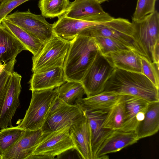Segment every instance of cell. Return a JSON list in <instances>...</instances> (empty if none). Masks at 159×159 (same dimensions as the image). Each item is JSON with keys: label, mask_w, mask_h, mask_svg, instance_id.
I'll return each instance as SVG.
<instances>
[{"label": "cell", "mask_w": 159, "mask_h": 159, "mask_svg": "<svg viewBox=\"0 0 159 159\" xmlns=\"http://www.w3.org/2000/svg\"><path fill=\"white\" fill-rule=\"evenodd\" d=\"M103 91L134 96L149 103L159 102V88L144 75L117 68L107 80Z\"/></svg>", "instance_id": "6da1fadb"}, {"label": "cell", "mask_w": 159, "mask_h": 159, "mask_svg": "<svg viewBox=\"0 0 159 159\" xmlns=\"http://www.w3.org/2000/svg\"><path fill=\"white\" fill-rule=\"evenodd\" d=\"M70 45L64 67L67 81L81 82L98 48L93 38L78 35Z\"/></svg>", "instance_id": "7a4b0ae2"}, {"label": "cell", "mask_w": 159, "mask_h": 159, "mask_svg": "<svg viewBox=\"0 0 159 159\" xmlns=\"http://www.w3.org/2000/svg\"><path fill=\"white\" fill-rule=\"evenodd\" d=\"M133 45L136 52L150 62H153L154 46L159 41V14L155 10L142 19L132 20Z\"/></svg>", "instance_id": "3957f363"}, {"label": "cell", "mask_w": 159, "mask_h": 159, "mask_svg": "<svg viewBox=\"0 0 159 159\" xmlns=\"http://www.w3.org/2000/svg\"><path fill=\"white\" fill-rule=\"evenodd\" d=\"M30 105L21 122L17 126L25 130L41 129L58 94L56 88L32 91Z\"/></svg>", "instance_id": "277c9868"}, {"label": "cell", "mask_w": 159, "mask_h": 159, "mask_svg": "<svg viewBox=\"0 0 159 159\" xmlns=\"http://www.w3.org/2000/svg\"><path fill=\"white\" fill-rule=\"evenodd\" d=\"M70 45V41L55 34L44 44L40 51L32 57L33 73L64 67Z\"/></svg>", "instance_id": "5b68a950"}, {"label": "cell", "mask_w": 159, "mask_h": 159, "mask_svg": "<svg viewBox=\"0 0 159 159\" xmlns=\"http://www.w3.org/2000/svg\"><path fill=\"white\" fill-rule=\"evenodd\" d=\"M133 31L132 24L128 20L113 18L109 21L85 28L78 35L91 38H109L136 52L133 45Z\"/></svg>", "instance_id": "8992f818"}, {"label": "cell", "mask_w": 159, "mask_h": 159, "mask_svg": "<svg viewBox=\"0 0 159 159\" xmlns=\"http://www.w3.org/2000/svg\"><path fill=\"white\" fill-rule=\"evenodd\" d=\"M67 125L51 132H43L30 159H52L75 149Z\"/></svg>", "instance_id": "52a82bcc"}, {"label": "cell", "mask_w": 159, "mask_h": 159, "mask_svg": "<svg viewBox=\"0 0 159 159\" xmlns=\"http://www.w3.org/2000/svg\"><path fill=\"white\" fill-rule=\"evenodd\" d=\"M5 19L28 32L44 44L55 34L53 24L47 22L42 15L32 13L29 9L25 11H16L8 15Z\"/></svg>", "instance_id": "ba28073f"}, {"label": "cell", "mask_w": 159, "mask_h": 159, "mask_svg": "<svg viewBox=\"0 0 159 159\" xmlns=\"http://www.w3.org/2000/svg\"><path fill=\"white\" fill-rule=\"evenodd\" d=\"M115 68L99 51L81 82L87 97L103 91L105 84Z\"/></svg>", "instance_id": "9c48e42d"}, {"label": "cell", "mask_w": 159, "mask_h": 159, "mask_svg": "<svg viewBox=\"0 0 159 159\" xmlns=\"http://www.w3.org/2000/svg\"><path fill=\"white\" fill-rule=\"evenodd\" d=\"M139 140L134 131L108 129L96 146L93 159H108L107 154L120 151Z\"/></svg>", "instance_id": "30bf717a"}, {"label": "cell", "mask_w": 159, "mask_h": 159, "mask_svg": "<svg viewBox=\"0 0 159 159\" xmlns=\"http://www.w3.org/2000/svg\"><path fill=\"white\" fill-rule=\"evenodd\" d=\"M21 78L13 70L10 85L0 99V129L12 126V118L20 104Z\"/></svg>", "instance_id": "8fae6325"}, {"label": "cell", "mask_w": 159, "mask_h": 159, "mask_svg": "<svg viewBox=\"0 0 159 159\" xmlns=\"http://www.w3.org/2000/svg\"><path fill=\"white\" fill-rule=\"evenodd\" d=\"M95 0H75L65 14L66 16L84 20L103 23L113 17L105 12Z\"/></svg>", "instance_id": "7c38bea8"}, {"label": "cell", "mask_w": 159, "mask_h": 159, "mask_svg": "<svg viewBox=\"0 0 159 159\" xmlns=\"http://www.w3.org/2000/svg\"><path fill=\"white\" fill-rule=\"evenodd\" d=\"M85 118L84 112L77 105L68 104L48 117L41 129L43 132L55 131L67 125L71 126Z\"/></svg>", "instance_id": "4fadbf2b"}, {"label": "cell", "mask_w": 159, "mask_h": 159, "mask_svg": "<svg viewBox=\"0 0 159 159\" xmlns=\"http://www.w3.org/2000/svg\"><path fill=\"white\" fill-rule=\"evenodd\" d=\"M43 133L41 129L25 130L18 140L4 153L2 159H30Z\"/></svg>", "instance_id": "5bb4252c"}, {"label": "cell", "mask_w": 159, "mask_h": 159, "mask_svg": "<svg viewBox=\"0 0 159 159\" xmlns=\"http://www.w3.org/2000/svg\"><path fill=\"white\" fill-rule=\"evenodd\" d=\"M125 113L124 120L120 130L135 131L144 119L149 103L134 96L125 95Z\"/></svg>", "instance_id": "9a60e30c"}, {"label": "cell", "mask_w": 159, "mask_h": 159, "mask_svg": "<svg viewBox=\"0 0 159 159\" xmlns=\"http://www.w3.org/2000/svg\"><path fill=\"white\" fill-rule=\"evenodd\" d=\"M69 134L75 149L82 158L93 159L91 130L86 117L82 121L70 126Z\"/></svg>", "instance_id": "2e32d148"}, {"label": "cell", "mask_w": 159, "mask_h": 159, "mask_svg": "<svg viewBox=\"0 0 159 159\" xmlns=\"http://www.w3.org/2000/svg\"><path fill=\"white\" fill-rule=\"evenodd\" d=\"M58 18L53 24V32L56 35L69 41L73 40L85 28L101 24L70 18L65 14Z\"/></svg>", "instance_id": "e0dca14e"}, {"label": "cell", "mask_w": 159, "mask_h": 159, "mask_svg": "<svg viewBox=\"0 0 159 159\" xmlns=\"http://www.w3.org/2000/svg\"><path fill=\"white\" fill-rule=\"evenodd\" d=\"M64 69L58 67L48 70L33 73L29 81V90L33 91L54 89L66 81Z\"/></svg>", "instance_id": "ac0fdd59"}, {"label": "cell", "mask_w": 159, "mask_h": 159, "mask_svg": "<svg viewBox=\"0 0 159 159\" xmlns=\"http://www.w3.org/2000/svg\"><path fill=\"white\" fill-rule=\"evenodd\" d=\"M103 56L114 68L142 73V57L133 50H122L109 52Z\"/></svg>", "instance_id": "d6986e66"}, {"label": "cell", "mask_w": 159, "mask_h": 159, "mask_svg": "<svg viewBox=\"0 0 159 159\" xmlns=\"http://www.w3.org/2000/svg\"><path fill=\"white\" fill-rule=\"evenodd\" d=\"M121 95L110 91H103L97 94L77 99L75 102L83 111L109 110Z\"/></svg>", "instance_id": "ffe728a7"}, {"label": "cell", "mask_w": 159, "mask_h": 159, "mask_svg": "<svg viewBox=\"0 0 159 159\" xmlns=\"http://www.w3.org/2000/svg\"><path fill=\"white\" fill-rule=\"evenodd\" d=\"M24 50H27L25 46L0 23V61L6 63L16 59Z\"/></svg>", "instance_id": "44dd1931"}, {"label": "cell", "mask_w": 159, "mask_h": 159, "mask_svg": "<svg viewBox=\"0 0 159 159\" xmlns=\"http://www.w3.org/2000/svg\"><path fill=\"white\" fill-rule=\"evenodd\" d=\"M159 129V102L149 103L143 119L135 132L139 140L156 134Z\"/></svg>", "instance_id": "7402d4cb"}, {"label": "cell", "mask_w": 159, "mask_h": 159, "mask_svg": "<svg viewBox=\"0 0 159 159\" xmlns=\"http://www.w3.org/2000/svg\"><path fill=\"white\" fill-rule=\"evenodd\" d=\"M1 23L33 56L37 54L42 49L44 44L28 32L5 19Z\"/></svg>", "instance_id": "603a6c76"}, {"label": "cell", "mask_w": 159, "mask_h": 159, "mask_svg": "<svg viewBox=\"0 0 159 159\" xmlns=\"http://www.w3.org/2000/svg\"><path fill=\"white\" fill-rule=\"evenodd\" d=\"M108 111L99 110L84 112L90 127L93 154L98 143L108 130L102 127Z\"/></svg>", "instance_id": "cb8c5ba5"}, {"label": "cell", "mask_w": 159, "mask_h": 159, "mask_svg": "<svg viewBox=\"0 0 159 159\" xmlns=\"http://www.w3.org/2000/svg\"><path fill=\"white\" fill-rule=\"evenodd\" d=\"M125 113L124 96L121 95L108 111L102 128L109 130L120 129L124 120Z\"/></svg>", "instance_id": "d4e9b609"}, {"label": "cell", "mask_w": 159, "mask_h": 159, "mask_svg": "<svg viewBox=\"0 0 159 159\" xmlns=\"http://www.w3.org/2000/svg\"><path fill=\"white\" fill-rule=\"evenodd\" d=\"M56 89L58 96L68 105L75 104L77 99L82 98L85 94L84 88L80 82L66 81Z\"/></svg>", "instance_id": "484cf974"}, {"label": "cell", "mask_w": 159, "mask_h": 159, "mask_svg": "<svg viewBox=\"0 0 159 159\" xmlns=\"http://www.w3.org/2000/svg\"><path fill=\"white\" fill-rule=\"evenodd\" d=\"M71 3L69 0H39L38 7L43 16L51 19L64 15Z\"/></svg>", "instance_id": "4316f807"}, {"label": "cell", "mask_w": 159, "mask_h": 159, "mask_svg": "<svg viewBox=\"0 0 159 159\" xmlns=\"http://www.w3.org/2000/svg\"><path fill=\"white\" fill-rule=\"evenodd\" d=\"M25 131L17 126L0 129V159H2L4 153L18 140Z\"/></svg>", "instance_id": "83f0119b"}, {"label": "cell", "mask_w": 159, "mask_h": 159, "mask_svg": "<svg viewBox=\"0 0 159 159\" xmlns=\"http://www.w3.org/2000/svg\"><path fill=\"white\" fill-rule=\"evenodd\" d=\"M93 38L97 44L99 52L102 55L110 52L130 49L123 44L109 38L97 37Z\"/></svg>", "instance_id": "f1b7e54d"}, {"label": "cell", "mask_w": 159, "mask_h": 159, "mask_svg": "<svg viewBox=\"0 0 159 159\" xmlns=\"http://www.w3.org/2000/svg\"><path fill=\"white\" fill-rule=\"evenodd\" d=\"M157 0H137L135 11L132 17V20L137 21L141 20L155 10Z\"/></svg>", "instance_id": "f546056e"}, {"label": "cell", "mask_w": 159, "mask_h": 159, "mask_svg": "<svg viewBox=\"0 0 159 159\" xmlns=\"http://www.w3.org/2000/svg\"><path fill=\"white\" fill-rule=\"evenodd\" d=\"M141 64L142 73L159 88V63L150 62L142 57Z\"/></svg>", "instance_id": "4dcf8cb0"}, {"label": "cell", "mask_w": 159, "mask_h": 159, "mask_svg": "<svg viewBox=\"0 0 159 159\" xmlns=\"http://www.w3.org/2000/svg\"><path fill=\"white\" fill-rule=\"evenodd\" d=\"M30 0H10L0 6V23L14 9Z\"/></svg>", "instance_id": "1f68e13d"}, {"label": "cell", "mask_w": 159, "mask_h": 159, "mask_svg": "<svg viewBox=\"0 0 159 159\" xmlns=\"http://www.w3.org/2000/svg\"><path fill=\"white\" fill-rule=\"evenodd\" d=\"M67 105L68 104L60 99L57 95L52 105L48 117L56 112Z\"/></svg>", "instance_id": "d6a6232c"}, {"label": "cell", "mask_w": 159, "mask_h": 159, "mask_svg": "<svg viewBox=\"0 0 159 159\" xmlns=\"http://www.w3.org/2000/svg\"><path fill=\"white\" fill-rule=\"evenodd\" d=\"M153 62L159 63V41L155 45L152 52Z\"/></svg>", "instance_id": "836d02e7"}, {"label": "cell", "mask_w": 159, "mask_h": 159, "mask_svg": "<svg viewBox=\"0 0 159 159\" xmlns=\"http://www.w3.org/2000/svg\"><path fill=\"white\" fill-rule=\"evenodd\" d=\"M7 65V62L2 64V62L0 61V75L3 71Z\"/></svg>", "instance_id": "e575fe53"}, {"label": "cell", "mask_w": 159, "mask_h": 159, "mask_svg": "<svg viewBox=\"0 0 159 159\" xmlns=\"http://www.w3.org/2000/svg\"><path fill=\"white\" fill-rule=\"evenodd\" d=\"M97 2L99 3L100 4L108 1V0H95Z\"/></svg>", "instance_id": "d590c367"}, {"label": "cell", "mask_w": 159, "mask_h": 159, "mask_svg": "<svg viewBox=\"0 0 159 159\" xmlns=\"http://www.w3.org/2000/svg\"><path fill=\"white\" fill-rule=\"evenodd\" d=\"M10 0H0V6L4 2Z\"/></svg>", "instance_id": "8d00e7d4"}]
</instances>
